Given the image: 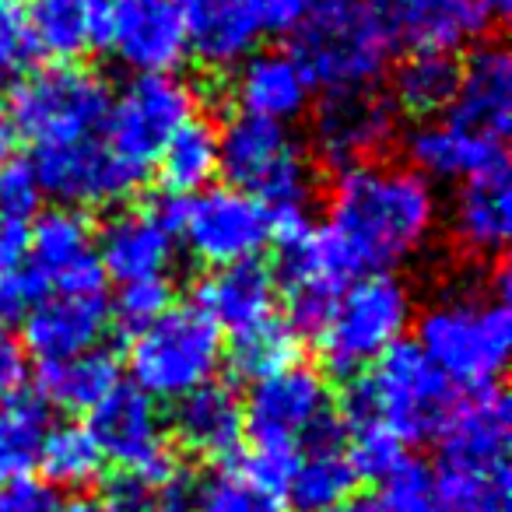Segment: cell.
<instances>
[{"label":"cell","instance_id":"43","mask_svg":"<svg viewBox=\"0 0 512 512\" xmlns=\"http://www.w3.org/2000/svg\"><path fill=\"white\" fill-rule=\"evenodd\" d=\"M313 4L316 0H264L267 32H295L302 22H306Z\"/></svg>","mask_w":512,"mask_h":512},{"label":"cell","instance_id":"27","mask_svg":"<svg viewBox=\"0 0 512 512\" xmlns=\"http://www.w3.org/2000/svg\"><path fill=\"white\" fill-rule=\"evenodd\" d=\"M169 439L197 460H232L242 442V400L218 379L186 393L172 404Z\"/></svg>","mask_w":512,"mask_h":512},{"label":"cell","instance_id":"44","mask_svg":"<svg viewBox=\"0 0 512 512\" xmlns=\"http://www.w3.org/2000/svg\"><path fill=\"white\" fill-rule=\"evenodd\" d=\"M11 148H15V130H11V123H8V113L0 109V165L11 158Z\"/></svg>","mask_w":512,"mask_h":512},{"label":"cell","instance_id":"40","mask_svg":"<svg viewBox=\"0 0 512 512\" xmlns=\"http://www.w3.org/2000/svg\"><path fill=\"white\" fill-rule=\"evenodd\" d=\"M0 512H64V502L50 484L22 477L0 484Z\"/></svg>","mask_w":512,"mask_h":512},{"label":"cell","instance_id":"6","mask_svg":"<svg viewBox=\"0 0 512 512\" xmlns=\"http://www.w3.org/2000/svg\"><path fill=\"white\" fill-rule=\"evenodd\" d=\"M418 302L397 274H358L323 309L309 330L323 362L341 376H362L386 351L404 344Z\"/></svg>","mask_w":512,"mask_h":512},{"label":"cell","instance_id":"32","mask_svg":"<svg viewBox=\"0 0 512 512\" xmlns=\"http://www.w3.org/2000/svg\"><path fill=\"white\" fill-rule=\"evenodd\" d=\"M460 81V64L453 53L411 50L390 71V106L393 113H407L414 120L442 116Z\"/></svg>","mask_w":512,"mask_h":512},{"label":"cell","instance_id":"7","mask_svg":"<svg viewBox=\"0 0 512 512\" xmlns=\"http://www.w3.org/2000/svg\"><path fill=\"white\" fill-rule=\"evenodd\" d=\"M334 421L327 376L299 358L256 376L242 400V439L253 442V460L278 481L292 456Z\"/></svg>","mask_w":512,"mask_h":512},{"label":"cell","instance_id":"45","mask_svg":"<svg viewBox=\"0 0 512 512\" xmlns=\"http://www.w3.org/2000/svg\"><path fill=\"white\" fill-rule=\"evenodd\" d=\"M64 512H116L106 498H81V502L64 505Z\"/></svg>","mask_w":512,"mask_h":512},{"label":"cell","instance_id":"15","mask_svg":"<svg viewBox=\"0 0 512 512\" xmlns=\"http://www.w3.org/2000/svg\"><path fill=\"white\" fill-rule=\"evenodd\" d=\"M397 137V113L390 99L372 88H337L309 106V141L316 158L348 172L379 162Z\"/></svg>","mask_w":512,"mask_h":512},{"label":"cell","instance_id":"17","mask_svg":"<svg viewBox=\"0 0 512 512\" xmlns=\"http://www.w3.org/2000/svg\"><path fill=\"white\" fill-rule=\"evenodd\" d=\"M435 442H439L435 477H484L509 470L512 421L505 393L498 386L463 393Z\"/></svg>","mask_w":512,"mask_h":512},{"label":"cell","instance_id":"13","mask_svg":"<svg viewBox=\"0 0 512 512\" xmlns=\"http://www.w3.org/2000/svg\"><path fill=\"white\" fill-rule=\"evenodd\" d=\"M85 428L99 446L102 460L120 467L123 477L162 481L183 474L158 404L123 379L88 411Z\"/></svg>","mask_w":512,"mask_h":512},{"label":"cell","instance_id":"33","mask_svg":"<svg viewBox=\"0 0 512 512\" xmlns=\"http://www.w3.org/2000/svg\"><path fill=\"white\" fill-rule=\"evenodd\" d=\"M151 169L158 172V183L172 197H193L207 190L214 176L221 172V151H218V127L204 116H193L190 123L169 137L162 155L155 158Z\"/></svg>","mask_w":512,"mask_h":512},{"label":"cell","instance_id":"25","mask_svg":"<svg viewBox=\"0 0 512 512\" xmlns=\"http://www.w3.org/2000/svg\"><path fill=\"white\" fill-rule=\"evenodd\" d=\"M183 15L186 46L214 71L242 64L267 36L264 0H183Z\"/></svg>","mask_w":512,"mask_h":512},{"label":"cell","instance_id":"34","mask_svg":"<svg viewBox=\"0 0 512 512\" xmlns=\"http://www.w3.org/2000/svg\"><path fill=\"white\" fill-rule=\"evenodd\" d=\"M50 425V407L32 393L18 390L0 400V484L22 481L39 467Z\"/></svg>","mask_w":512,"mask_h":512},{"label":"cell","instance_id":"8","mask_svg":"<svg viewBox=\"0 0 512 512\" xmlns=\"http://www.w3.org/2000/svg\"><path fill=\"white\" fill-rule=\"evenodd\" d=\"M393 36L372 0H316L295 29V60L327 92L372 88L393 60Z\"/></svg>","mask_w":512,"mask_h":512},{"label":"cell","instance_id":"11","mask_svg":"<svg viewBox=\"0 0 512 512\" xmlns=\"http://www.w3.org/2000/svg\"><path fill=\"white\" fill-rule=\"evenodd\" d=\"M176 246L207 271L260 260L274 242V218L260 200L232 186H207L169 207Z\"/></svg>","mask_w":512,"mask_h":512},{"label":"cell","instance_id":"38","mask_svg":"<svg viewBox=\"0 0 512 512\" xmlns=\"http://www.w3.org/2000/svg\"><path fill=\"white\" fill-rule=\"evenodd\" d=\"M32 57L36 50L25 25V0H0V78H22Z\"/></svg>","mask_w":512,"mask_h":512},{"label":"cell","instance_id":"19","mask_svg":"<svg viewBox=\"0 0 512 512\" xmlns=\"http://www.w3.org/2000/svg\"><path fill=\"white\" fill-rule=\"evenodd\" d=\"M29 165L36 172L43 197H53L60 207H71V211L113 207L141 186V176H134L106 148L102 137L74 144V148L36 151L29 158Z\"/></svg>","mask_w":512,"mask_h":512},{"label":"cell","instance_id":"36","mask_svg":"<svg viewBox=\"0 0 512 512\" xmlns=\"http://www.w3.org/2000/svg\"><path fill=\"white\" fill-rule=\"evenodd\" d=\"M376 512H446L442 509L439 484H435V470L421 460H404L393 470H386L376 481V498H372Z\"/></svg>","mask_w":512,"mask_h":512},{"label":"cell","instance_id":"20","mask_svg":"<svg viewBox=\"0 0 512 512\" xmlns=\"http://www.w3.org/2000/svg\"><path fill=\"white\" fill-rule=\"evenodd\" d=\"M446 228L453 249L470 264H491L505 253L512 235V179L505 158L456 183Z\"/></svg>","mask_w":512,"mask_h":512},{"label":"cell","instance_id":"2","mask_svg":"<svg viewBox=\"0 0 512 512\" xmlns=\"http://www.w3.org/2000/svg\"><path fill=\"white\" fill-rule=\"evenodd\" d=\"M505 271L439 292L418 316V351L463 390H491L509 369L512 313Z\"/></svg>","mask_w":512,"mask_h":512},{"label":"cell","instance_id":"16","mask_svg":"<svg viewBox=\"0 0 512 512\" xmlns=\"http://www.w3.org/2000/svg\"><path fill=\"white\" fill-rule=\"evenodd\" d=\"M113 309L106 288H81V292H39L22 309V351L39 365L60 358L85 355L102 348Z\"/></svg>","mask_w":512,"mask_h":512},{"label":"cell","instance_id":"12","mask_svg":"<svg viewBox=\"0 0 512 512\" xmlns=\"http://www.w3.org/2000/svg\"><path fill=\"white\" fill-rule=\"evenodd\" d=\"M197 116V88L179 74H134L113 92L102 141L134 176L155 165L169 137Z\"/></svg>","mask_w":512,"mask_h":512},{"label":"cell","instance_id":"18","mask_svg":"<svg viewBox=\"0 0 512 512\" xmlns=\"http://www.w3.org/2000/svg\"><path fill=\"white\" fill-rule=\"evenodd\" d=\"M25 281L32 295L39 292H81L106 288L95 253V228L81 211L53 207L36 214L29 225V253H25Z\"/></svg>","mask_w":512,"mask_h":512},{"label":"cell","instance_id":"22","mask_svg":"<svg viewBox=\"0 0 512 512\" xmlns=\"http://www.w3.org/2000/svg\"><path fill=\"white\" fill-rule=\"evenodd\" d=\"M442 116L484 148L502 151L512 130V57L502 43L477 46L463 60L456 92Z\"/></svg>","mask_w":512,"mask_h":512},{"label":"cell","instance_id":"46","mask_svg":"<svg viewBox=\"0 0 512 512\" xmlns=\"http://www.w3.org/2000/svg\"><path fill=\"white\" fill-rule=\"evenodd\" d=\"M334 512H376V509H372V502H358V498H351V502L337 505Z\"/></svg>","mask_w":512,"mask_h":512},{"label":"cell","instance_id":"35","mask_svg":"<svg viewBox=\"0 0 512 512\" xmlns=\"http://www.w3.org/2000/svg\"><path fill=\"white\" fill-rule=\"evenodd\" d=\"M102 467L106 460L85 425H50L39 453V470L46 481L67 491H85L102 477Z\"/></svg>","mask_w":512,"mask_h":512},{"label":"cell","instance_id":"10","mask_svg":"<svg viewBox=\"0 0 512 512\" xmlns=\"http://www.w3.org/2000/svg\"><path fill=\"white\" fill-rule=\"evenodd\" d=\"M106 78L81 64H50L18 78L8 99V123L36 151L74 148L102 137L109 116Z\"/></svg>","mask_w":512,"mask_h":512},{"label":"cell","instance_id":"39","mask_svg":"<svg viewBox=\"0 0 512 512\" xmlns=\"http://www.w3.org/2000/svg\"><path fill=\"white\" fill-rule=\"evenodd\" d=\"M39 200H43V190H39L32 165L11 155L8 162L0 165V214L29 221V214H36Z\"/></svg>","mask_w":512,"mask_h":512},{"label":"cell","instance_id":"29","mask_svg":"<svg viewBox=\"0 0 512 512\" xmlns=\"http://www.w3.org/2000/svg\"><path fill=\"white\" fill-rule=\"evenodd\" d=\"M193 512H288L281 481L249 460H221L190 488Z\"/></svg>","mask_w":512,"mask_h":512},{"label":"cell","instance_id":"42","mask_svg":"<svg viewBox=\"0 0 512 512\" xmlns=\"http://www.w3.org/2000/svg\"><path fill=\"white\" fill-rule=\"evenodd\" d=\"M25 379V351L18 337L0 323V400L22 390Z\"/></svg>","mask_w":512,"mask_h":512},{"label":"cell","instance_id":"24","mask_svg":"<svg viewBox=\"0 0 512 512\" xmlns=\"http://www.w3.org/2000/svg\"><path fill=\"white\" fill-rule=\"evenodd\" d=\"M232 71V95L239 113L288 127L313 106V81L292 50H256Z\"/></svg>","mask_w":512,"mask_h":512},{"label":"cell","instance_id":"47","mask_svg":"<svg viewBox=\"0 0 512 512\" xmlns=\"http://www.w3.org/2000/svg\"><path fill=\"white\" fill-rule=\"evenodd\" d=\"M134 512H176V509H134Z\"/></svg>","mask_w":512,"mask_h":512},{"label":"cell","instance_id":"5","mask_svg":"<svg viewBox=\"0 0 512 512\" xmlns=\"http://www.w3.org/2000/svg\"><path fill=\"white\" fill-rule=\"evenodd\" d=\"M456 400V386L421 355L418 344L404 341L355 376L344 400V418L372 421L407 449L414 442L439 439Z\"/></svg>","mask_w":512,"mask_h":512},{"label":"cell","instance_id":"41","mask_svg":"<svg viewBox=\"0 0 512 512\" xmlns=\"http://www.w3.org/2000/svg\"><path fill=\"white\" fill-rule=\"evenodd\" d=\"M29 253V221L0 214V281L18 278Z\"/></svg>","mask_w":512,"mask_h":512},{"label":"cell","instance_id":"21","mask_svg":"<svg viewBox=\"0 0 512 512\" xmlns=\"http://www.w3.org/2000/svg\"><path fill=\"white\" fill-rule=\"evenodd\" d=\"M393 43L411 50H442L481 39L509 11V0H372Z\"/></svg>","mask_w":512,"mask_h":512},{"label":"cell","instance_id":"1","mask_svg":"<svg viewBox=\"0 0 512 512\" xmlns=\"http://www.w3.org/2000/svg\"><path fill=\"white\" fill-rule=\"evenodd\" d=\"M442 207L432 183L407 165L369 162L341 172L327 204L323 232L351 274H393L418 260L435 239Z\"/></svg>","mask_w":512,"mask_h":512},{"label":"cell","instance_id":"23","mask_svg":"<svg viewBox=\"0 0 512 512\" xmlns=\"http://www.w3.org/2000/svg\"><path fill=\"white\" fill-rule=\"evenodd\" d=\"M176 232L165 207H123L95 232L102 278L116 285L169 278L176 264Z\"/></svg>","mask_w":512,"mask_h":512},{"label":"cell","instance_id":"37","mask_svg":"<svg viewBox=\"0 0 512 512\" xmlns=\"http://www.w3.org/2000/svg\"><path fill=\"white\" fill-rule=\"evenodd\" d=\"M172 306V281L169 278H155V281H134V285H120L116 299L109 302L113 316L123 327L134 334L144 323L158 320L165 309ZM113 320V323H116Z\"/></svg>","mask_w":512,"mask_h":512},{"label":"cell","instance_id":"9","mask_svg":"<svg viewBox=\"0 0 512 512\" xmlns=\"http://www.w3.org/2000/svg\"><path fill=\"white\" fill-rule=\"evenodd\" d=\"M221 365L225 341L197 302H172L158 320L134 330L127 344L130 386L155 404H176L186 393L214 383Z\"/></svg>","mask_w":512,"mask_h":512},{"label":"cell","instance_id":"26","mask_svg":"<svg viewBox=\"0 0 512 512\" xmlns=\"http://www.w3.org/2000/svg\"><path fill=\"white\" fill-rule=\"evenodd\" d=\"M358 470L351 463L341 421L320 432L299 449L281 477L288 509L295 512H334L337 505L355 498Z\"/></svg>","mask_w":512,"mask_h":512},{"label":"cell","instance_id":"14","mask_svg":"<svg viewBox=\"0 0 512 512\" xmlns=\"http://www.w3.org/2000/svg\"><path fill=\"white\" fill-rule=\"evenodd\" d=\"M99 46L134 74H176L190 57L183 0H99Z\"/></svg>","mask_w":512,"mask_h":512},{"label":"cell","instance_id":"3","mask_svg":"<svg viewBox=\"0 0 512 512\" xmlns=\"http://www.w3.org/2000/svg\"><path fill=\"white\" fill-rule=\"evenodd\" d=\"M197 306L228 344L235 369L249 379L295 362V327L281 306L278 274L260 260L211 271L197 288Z\"/></svg>","mask_w":512,"mask_h":512},{"label":"cell","instance_id":"28","mask_svg":"<svg viewBox=\"0 0 512 512\" xmlns=\"http://www.w3.org/2000/svg\"><path fill=\"white\" fill-rule=\"evenodd\" d=\"M404 151L407 169H414L428 183H460V179L474 176L477 169L502 158V151L484 148L481 141L453 127L446 116L414 123L404 137Z\"/></svg>","mask_w":512,"mask_h":512},{"label":"cell","instance_id":"4","mask_svg":"<svg viewBox=\"0 0 512 512\" xmlns=\"http://www.w3.org/2000/svg\"><path fill=\"white\" fill-rule=\"evenodd\" d=\"M221 176L232 190L249 193L274 218V239L285 228L309 221L316 169L306 144L281 123L235 113L218 130Z\"/></svg>","mask_w":512,"mask_h":512},{"label":"cell","instance_id":"30","mask_svg":"<svg viewBox=\"0 0 512 512\" xmlns=\"http://www.w3.org/2000/svg\"><path fill=\"white\" fill-rule=\"evenodd\" d=\"M32 50L53 64H78L99 46V0H25Z\"/></svg>","mask_w":512,"mask_h":512},{"label":"cell","instance_id":"31","mask_svg":"<svg viewBox=\"0 0 512 512\" xmlns=\"http://www.w3.org/2000/svg\"><path fill=\"white\" fill-rule=\"evenodd\" d=\"M116 383H120V365L106 348L43 362L36 369L39 400L67 414H88Z\"/></svg>","mask_w":512,"mask_h":512}]
</instances>
